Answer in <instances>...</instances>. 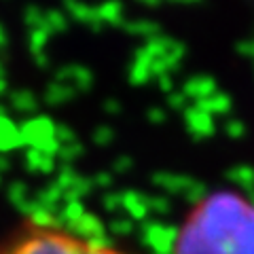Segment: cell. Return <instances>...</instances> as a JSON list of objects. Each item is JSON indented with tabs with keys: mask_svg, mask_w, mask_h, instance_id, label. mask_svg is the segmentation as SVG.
<instances>
[{
	"mask_svg": "<svg viewBox=\"0 0 254 254\" xmlns=\"http://www.w3.org/2000/svg\"><path fill=\"white\" fill-rule=\"evenodd\" d=\"M172 254H254V201L231 189L201 197L178 225Z\"/></svg>",
	"mask_w": 254,
	"mask_h": 254,
	"instance_id": "obj_1",
	"label": "cell"
},
{
	"mask_svg": "<svg viewBox=\"0 0 254 254\" xmlns=\"http://www.w3.org/2000/svg\"><path fill=\"white\" fill-rule=\"evenodd\" d=\"M0 254H136L55 222L28 220L0 244Z\"/></svg>",
	"mask_w": 254,
	"mask_h": 254,
	"instance_id": "obj_2",
	"label": "cell"
}]
</instances>
